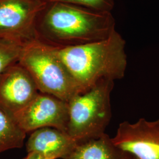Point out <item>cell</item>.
Masks as SVG:
<instances>
[{
  "label": "cell",
  "instance_id": "5",
  "mask_svg": "<svg viewBox=\"0 0 159 159\" xmlns=\"http://www.w3.org/2000/svg\"><path fill=\"white\" fill-rule=\"evenodd\" d=\"M46 4L40 0H0V39L24 46L39 39L37 22Z\"/></svg>",
  "mask_w": 159,
  "mask_h": 159
},
{
  "label": "cell",
  "instance_id": "3",
  "mask_svg": "<svg viewBox=\"0 0 159 159\" xmlns=\"http://www.w3.org/2000/svg\"><path fill=\"white\" fill-rule=\"evenodd\" d=\"M18 63L28 71L40 93L67 102L83 93L57 56L56 48L39 39L23 46Z\"/></svg>",
  "mask_w": 159,
  "mask_h": 159
},
{
  "label": "cell",
  "instance_id": "4",
  "mask_svg": "<svg viewBox=\"0 0 159 159\" xmlns=\"http://www.w3.org/2000/svg\"><path fill=\"white\" fill-rule=\"evenodd\" d=\"M114 85V81L103 80L68 102L67 133L77 143L105 133L112 116L111 93Z\"/></svg>",
  "mask_w": 159,
  "mask_h": 159
},
{
  "label": "cell",
  "instance_id": "14",
  "mask_svg": "<svg viewBox=\"0 0 159 159\" xmlns=\"http://www.w3.org/2000/svg\"><path fill=\"white\" fill-rule=\"evenodd\" d=\"M23 159H47L45 158L44 156L41 155L40 154L35 153V152H31L28 153L27 156Z\"/></svg>",
  "mask_w": 159,
  "mask_h": 159
},
{
  "label": "cell",
  "instance_id": "12",
  "mask_svg": "<svg viewBox=\"0 0 159 159\" xmlns=\"http://www.w3.org/2000/svg\"><path fill=\"white\" fill-rule=\"evenodd\" d=\"M24 45L11 40L0 39V75L18 63Z\"/></svg>",
  "mask_w": 159,
  "mask_h": 159
},
{
  "label": "cell",
  "instance_id": "2",
  "mask_svg": "<svg viewBox=\"0 0 159 159\" xmlns=\"http://www.w3.org/2000/svg\"><path fill=\"white\" fill-rule=\"evenodd\" d=\"M125 41L116 30L108 38L91 43L56 48L83 92L103 80L122 79L127 67Z\"/></svg>",
  "mask_w": 159,
  "mask_h": 159
},
{
  "label": "cell",
  "instance_id": "9",
  "mask_svg": "<svg viewBox=\"0 0 159 159\" xmlns=\"http://www.w3.org/2000/svg\"><path fill=\"white\" fill-rule=\"evenodd\" d=\"M77 144L67 133L46 127L31 132L26 143V148L28 153L35 152L46 159H63Z\"/></svg>",
  "mask_w": 159,
  "mask_h": 159
},
{
  "label": "cell",
  "instance_id": "11",
  "mask_svg": "<svg viewBox=\"0 0 159 159\" xmlns=\"http://www.w3.org/2000/svg\"><path fill=\"white\" fill-rule=\"evenodd\" d=\"M25 137L26 133L0 108V153L22 148Z\"/></svg>",
  "mask_w": 159,
  "mask_h": 159
},
{
  "label": "cell",
  "instance_id": "7",
  "mask_svg": "<svg viewBox=\"0 0 159 159\" xmlns=\"http://www.w3.org/2000/svg\"><path fill=\"white\" fill-rule=\"evenodd\" d=\"M114 144L136 159H159V120L121 123Z\"/></svg>",
  "mask_w": 159,
  "mask_h": 159
},
{
  "label": "cell",
  "instance_id": "8",
  "mask_svg": "<svg viewBox=\"0 0 159 159\" xmlns=\"http://www.w3.org/2000/svg\"><path fill=\"white\" fill-rule=\"evenodd\" d=\"M39 93L28 71L18 63L0 75V108L12 119Z\"/></svg>",
  "mask_w": 159,
  "mask_h": 159
},
{
  "label": "cell",
  "instance_id": "1",
  "mask_svg": "<svg viewBox=\"0 0 159 159\" xmlns=\"http://www.w3.org/2000/svg\"><path fill=\"white\" fill-rule=\"evenodd\" d=\"M39 40L63 48L104 40L116 30L111 12L100 11L66 3L46 4L38 18Z\"/></svg>",
  "mask_w": 159,
  "mask_h": 159
},
{
  "label": "cell",
  "instance_id": "13",
  "mask_svg": "<svg viewBox=\"0 0 159 159\" xmlns=\"http://www.w3.org/2000/svg\"><path fill=\"white\" fill-rule=\"evenodd\" d=\"M46 4L60 2L73 4L100 11L111 12L114 0H40Z\"/></svg>",
  "mask_w": 159,
  "mask_h": 159
},
{
  "label": "cell",
  "instance_id": "6",
  "mask_svg": "<svg viewBox=\"0 0 159 159\" xmlns=\"http://www.w3.org/2000/svg\"><path fill=\"white\" fill-rule=\"evenodd\" d=\"M68 119V102L40 92L25 108L12 118L26 134L46 127L67 133Z\"/></svg>",
  "mask_w": 159,
  "mask_h": 159
},
{
  "label": "cell",
  "instance_id": "10",
  "mask_svg": "<svg viewBox=\"0 0 159 159\" xmlns=\"http://www.w3.org/2000/svg\"><path fill=\"white\" fill-rule=\"evenodd\" d=\"M133 157L116 146L104 133L99 137L79 143L63 159H133Z\"/></svg>",
  "mask_w": 159,
  "mask_h": 159
},
{
  "label": "cell",
  "instance_id": "15",
  "mask_svg": "<svg viewBox=\"0 0 159 159\" xmlns=\"http://www.w3.org/2000/svg\"><path fill=\"white\" fill-rule=\"evenodd\" d=\"M133 159H136V158H134V157H133Z\"/></svg>",
  "mask_w": 159,
  "mask_h": 159
}]
</instances>
